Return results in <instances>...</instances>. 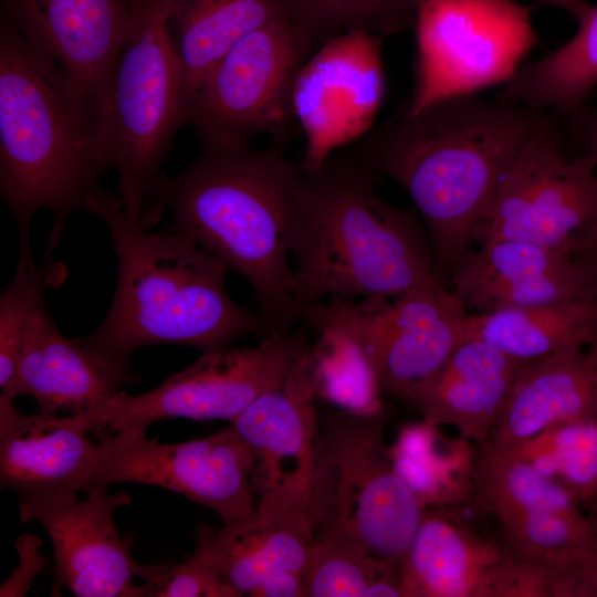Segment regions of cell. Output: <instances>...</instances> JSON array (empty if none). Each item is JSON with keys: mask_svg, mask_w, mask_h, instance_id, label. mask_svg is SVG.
Returning a JSON list of instances; mask_svg holds the SVG:
<instances>
[{"mask_svg": "<svg viewBox=\"0 0 597 597\" xmlns=\"http://www.w3.org/2000/svg\"><path fill=\"white\" fill-rule=\"evenodd\" d=\"M546 112L501 97H450L384 123L352 150L409 195L442 285L448 286L454 265L474 245L503 175Z\"/></svg>", "mask_w": 597, "mask_h": 597, "instance_id": "obj_1", "label": "cell"}, {"mask_svg": "<svg viewBox=\"0 0 597 597\" xmlns=\"http://www.w3.org/2000/svg\"><path fill=\"white\" fill-rule=\"evenodd\" d=\"M296 177V165L277 145L202 146L182 172L156 179L139 221L146 227L168 209L165 231L192 240L250 284L266 336L287 333L305 307L289 261Z\"/></svg>", "mask_w": 597, "mask_h": 597, "instance_id": "obj_2", "label": "cell"}, {"mask_svg": "<svg viewBox=\"0 0 597 597\" xmlns=\"http://www.w3.org/2000/svg\"><path fill=\"white\" fill-rule=\"evenodd\" d=\"M97 113L54 60L6 19L0 25V196L15 223L20 266H35L31 226L48 211L52 254L69 217L84 209L109 169L96 139Z\"/></svg>", "mask_w": 597, "mask_h": 597, "instance_id": "obj_3", "label": "cell"}, {"mask_svg": "<svg viewBox=\"0 0 597 597\" xmlns=\"http://www.w3.org/2000/svg\"><path fill=\"white\" fill-rule=\"evenodd\" d=\"M296 167L291 255L302 304L326 295L395 297L439 282L418 213L385 201L378 176L353 151L338 150L314 169Z\"/></svg>", "mask_w": 597, "mask_h": 597, "instance_id": "obj_4", "label": "cell"}, {"mask_svg": "<svg viewBox=\"0 0 597 597\" xmlns=\"http://www.w3.org/2000/svg\"><path fill=\"white\" fill-rule=\"evenodd\" d=\"M84 210L107 229L117 258V282L107 314L88 339L124 360L145 346L178 344L201 353L245 335L264 338L263 317L227 292L230 268L187 237L153 233L102 187Z\"/></svg>", "mask_w": 597, "mask_h": 597, "instance_id": "obj_5", "label": "cell"}, {"mask_svg": "<svg viewBox=\"0 0 597 597\" xmlns=\"http://www.w3.org/2000/svg\"><path fill=\"white\" fill-rule=\"evenodd\" d=\"M388 417L342 410L320 423L305 514L315 542L400 568L425 507L395 468Z\"/></svg>", "mask_w": 597, "mask_h": 597, "instance_id": "obj_6", "label": "cell"}, {"mask_svg": "<svg viewBox=\"0 0 597 597\" xmlns=\"http://www.w3.org/2000/svg\"><path fill=\"white\" fill-rule=\"evenodd\" d=\"M176 0H134L133 25L101 100L96 139L138 219L179 128L188 95L170 23Z\"/></svg>", "mask_w": 597, "mask_h": 597, "instance_id": "obj_7", "label": "cell"}, {"mask_svg": "<svg viewBox=\"0 0 597 597\" xmlns=\"http://www.w3.org/2000/svg\"><path fill=\"white\" fill-rule=\"evenodd\" d=\"M316 49L292 15L234 44L203 76L189 102L188 124L202 146H248L265 134L282 147L296 124L295 76Z\"/></svg>", "mask_w": 597, "mask_h": 597, "instance_id": "obj_8", "label": "cell"}, {"mask_svg": "<svg viewBox=\"0 0 597 597\" xmlns=\"http://www.w3.org/2000/svg\"><path fill=\"white\" fill-rule=\"evenodd\" d=\"M306 326L262 338L253 347L232 345L201 353L187 368L139 395L117 392L90 411L65 416L84 433L146 431L158 420L223 419L229 422L268 390L282 386L308 347Z\"/></svg>", "mask_w": 597, "mask_h": 597, "instance_id": "obj_9", "label": "cell"}, {"mask_svg": "<svg viewBox=\"0 0 597 597\" xmlns=\"http://www.w3.org/2000/svg\"><path fill=\"white\" fill-rule=\"evenodd\" d=\"M532 7L515 0H422L415 87L405 112L505 84L537 44Z\"/></svg>", "mask_w": 597, "mask_h": 597, "instance_id": "obj_10", "label": "cell"}, {"mask_svg": "<svg viewBox=\"0 0 597 597\" xmlns=\"http://www.w3.org/2000/svg\"><path fill=\"white\" fill-rule=\"evenodd\" d=\"M558 116L546 112L503 175L474 244L516 239L575 256L597 241V167L568 155Z\"/></svg>", "mask_w": 597, "mask_h": 597, "instance_id": "obj_11", "label": "cell"}, {"mask_svg": "<svg viewBox=\"0 0 597 597\" xmlns=\"http://www.w3.org/2000/svg\"><path fill=\"white\" fill-rule=\"evenodd\" d=\"M160 486L186 496L228 523L258 504L253 461L235 429L228 427L205 438L163 443L146 431L100 434L82 475V491L115 483Z\"/></svg>", "mask_w": 597, "mask_h": 597, "instance_id": "obj_12", "label": "cell"}, {"mask_svg": "<svg viewBox=\"0 0 597 597\" xmlns=\"http://www.w3.org/2000/svg\"><path fill=\"white\" fill-rule=\"evenodd\" d=\"M384 36L348 32L321 44L297 72L292 91L305 138L300 167L314 169L371 129L386 94Z\"/></svg>", "mask_w": 597, "mask_h": 597, "instance_id": "obj_13", "label": "cell"}, {"mask_svg": "<svg viewBox=\"0 0 597 597\" xmlns=\"http://www.w3.org/2000/svg\"><path fill=\"white\" fill-rule=\"evenodd\" d=\"M84 500L55 506L19 504L23 523L36 522L48 534L55 561L52 596L69 588L77 597H145V582L159 578L168 564L148 565L130 553L115 525L114 512L132 503L125 490H88Z\"/></svg>", "mask_w": 597, "mask_h": 597, "instance_id": "obj_14", "label": "cell"}, {"mask_svg": "<svg viewBox=\"0 0 597 597\" xmlns=\"http://www.w3.org/2000/svg\"><path fill=\"white\" fill-rule=\"evenodd\" d=\"M370 311V354L381 394L413 404L459 342L469 316L440 282L395 297H365Z\"/></svg>", "mask_w": 597, "mask_h": 597, "instance_id": "obj_15", "label": "cell"}, {"mask_svg": "<svg viewBox=\"0 0 597 597\" xmlns=\"http://www.w3.org/2000/svg\"><path fill=\"white\" fill-rule=\"evenodd\" d=\"M134 0H1L2 15L98 113L133 25Z\"/></svg>", "mask_w": 597, "mask_h": 597, "instance_id": "obj_16", "label": "cell"}, {"mask_svg": "<svg viewBox=\"0 0 597 597\" xmlns=\"http://www.w3.org/2000/svg\"><path fill=\"white\" fill-rule=\"evenodd\" d=\"M139 383L127 360L103 350L87 336H64L43 300L29 322L10 398L30 396L40 412L75 416Z\"/></svg>", "mask_w": 597, "mask_h": 597, "instance_id": "obj_17", "label": "cell"}, {"mask_svg": "<svg viewBox=\"0 0 597 597\" xmlns=\"http://www.w3.org/2000/svg\"><path fill=\"white\" fill-rule=\"evenodd\" d=\"M448 287L469 314L582 300L584 275L572 255L516 239L475 243Z\"/></svg>", "mask_w": 597, "mask_h": 597, "instance_id": "obj_18", "label": "cell"}, {"mask_svg": "<svg viewBox=\"0 0 597 597\" xmlns=\"http://www.w3.org/2000/svg\"><path fill=\"white\" fill-rule=\"evenodd\" d=\"M305 352L282 386L260 395L230 421L250 450L259 499L304 506L320 430L302 366Z\"/></svg>", "mask_w": 597, "mask_h": 597, "instance_id": "obj_19", "label": "cell"}, {"mask_svg": "<svg viewBox=\"0 0 597 597\" xmlns=\"http://www.w3.org/2000/svg\"><path fill=\"white\" fill-rule=\"evenodd\" d=\"M196 542L224 583L252 597L280 574L305 576L315 543L305 506L270 498L222 526L200 524Z\"/></svg>", "mask_w": 597, "mask_h": 597, "instance_id": "obj_20", "label": "cell"}, {"mask_svg": "<svg viewBox=\"0 0 597 597\" xmlns=\"http://www.w3.org/2000/svg\"><path fill=\"white\" fill-rule=\"evenodd\" d=\"M0 397V484L19 504L55 506L80 500L82 475L96 443L65 416L19 412Z\"/></svg>", "mask_w": 597, "mask_h": 597, "instance_id": "obj_21", "label": "cell"}, {"mask_svg": "<svg viewBox=\"0 0 597 597\" xmlns=\"http://www.w3.org/2000/svg\"><path fill=\"white\" fill-rule=\"evenodd\" d=\"M303 321L317 333L302 366L314 394L342 410L374 413L383 408L370 357V317L365 300L331 296L304 307Z\"/></svg>", "mask_w": 597, "mask_h": 597, "instance_id": "obj_22", "label": "cell"}, {"mask_svg": "<svg viewBox=\"0 0 597 597\" xmlns=\"http://www.w3.org/2000/svg\"><path fill=\"white\" fill-rule=\"evenodd\" d=\"M597 417V356L588 347L566 348L523 362L484 442L517 444L566 420Z\"/></svg>", "mask_w": 597, "mask_h": 597, "instance_id": "obj_23", "label": "cell"}, {"mask_svg": "<svg viewBox=\"0 0 597 597\" xmlns=\"http://www.w3.org/2000/svg\"><path fill=\"white\" fill-rule=\"evenodd\" d=\"M523 362L478 338H462L413 401L422 420L453 427L469 441H486Z\"/></svg>", "mask_w": 597, "mask_h": 597, "instance_id": "obj_24", "label": "cell"}, {"mask_svg": "<svg viewBox=\"0 0 597 597\" xmlns=\"http://www.w3.org/2000/svg\"><path fill=\"white\" fill-rule=\"evenodd\" d=\"M502 554V542L473 532L444 506L426 507L400 567L402 597H475Z\"/></svg>", "mask_w": 597, "mask_h": 597, "instance_id": "obj_25", "label": "cell"}, {"mask_svg": "<svg viewBox=\"0 0 597 597\" xmlns=\"http://www.w3.org/2000/svg\"><path fill=\"white\" fill-rule=\"evenodd\" d=\"M290 15L289 0H176L171 22L188 102L208 71L234 44Z\"/></svg>", "mask_w": 597, "mask_h": 597, "instance_id": "obj_26", "label": "cell"}, {"mask_svg": "<svg viewBox=\"0 0 597 597\" xmlns=\"http://www.w3.org/2000/svg\"><path fill=\"white\" fill-rule=\"evenodd\" d=\"M500 526L504 547L547 567L563 597H597V540L585 511L533 512Z\"/></svg>", "mask_w": 597, "mask_h": 597, "instance_id": "obj_27", "label": "cell"}, {"mask_svg": "<svg viewBox=\"0 0 597 597\" xmlns=\"http://www.w3.org/2000/svg\"><path fill=\"white\" fill-rule=\"evenodd\" d=\"M562 46L527 63L505 83L501 98L572 118L597 86V4Z\"/></svg>", "mask_w": 597, "mask_h": 597, "instance_id": "obj_28", "label": "cell"}, {"mask_svg": "<svg viewBox=\"0 0 597 597\" xmlns=\"http://www.w3.org/2000/svg\"><path fill=\"white\" fill-rule=\"evenodd\" d=\"M478 338L520 362L589 347L594 326L583 300L469 314L462 338Z\"/></svg>", "mask_w": 597, "mask_h": 597, "instance_id": "obj_29", "label": "cell"}, {"mask_svg": "<svg viewBox=\"0 0 597 597\" xmlns=\"http://www.w3.org/2000/svg\"><path fill=\"white\" fill-rule=\"evenodd\" d=\"M389 447L397 472L425 509L472 504L476 452L468 439H447L422 420L404 427Z\"/></svg>", "mask_w": 597, "mask_h": 597, "instance_id": "obj_30", "label": "cell"}, {"mask_svg": "<svg viewBox=\"0 0 597 597\" xmlns=\"http://www.w3.org/2000/svg\"><path fill=\"white\" fill-rule=\"evenodd\" d=\"M472 504L500 523L527 513H583L580 501L528 462L486 442L478 444Z\"/></svg>", "mask_w": 597, "mask_h": 597, "instance_id": "obj_31", "label": "cell"}, {"mask_svg": "<svg viewBox=\"0 0 597 597\" xmlns=\"http://www.w3.org/2000/svg\"><path fill=\"white\" fill-rule=\"evenodd\" d=\"M496 449L528 462L582 505L597 495V417L562 421L517 444Z\"/></svg>", "mask_w": 597, "mask_h": 597, "instance_id": "obj_32", "label": "cell"}, {"mask_svg": "<svg viewBox=\"0 0 597 597\" xmlns=\"http://www.w3.org/2000/svg\"><path fill=\"white\" fill-rule=\"evenodd\" d=\"M422 0H289L291 13L318 48L348 32L381 36L413 29Z\"/></svg>", "mask_w": 597, "mask_h": 597, "instance_id": "obj_33", "label": "cell"}, {"mask_svg": "<svg viewBox=\"0 0 597 597\" xmlns=\"http://www.w3.org/2000/svg\"><path fill=\"white\" fill-rule=\"evenodd\" d=\"M402 597L400 568L354 548L315 542L305 597Z\"/></svg>", "mask_w": 597, "mask_h": 597, "instance_id": "obj_34", "label": "cell"}, {"mask_svg": "<svg viewBox=\"0 0 597 597\" xmlns=\"http://www.w3.org/2000/svg\"><path fill=\"white\" fill-rule=\"evenodd\" d=\"M45 277L36 266H17L0 297V389L10 398L29 322L44 300Z\"/></svg>", "mask_w": 597, "mask_h": 597, "instance_id": "obj_35", "label": "cell"}, {"mask_svg": "<svg viewBox=\"0 0 597 597\" xmlns=\"http://www.w3.org/2000/svg\"><path fill=\"white\" fill-rule=\"evenodd\" d=\"M144 586L145 597H241L220 578L198 547L184 562L168 564L159 578L145 582Z\"/></svg>", "mask_w": 597, "mask_h": 597, "instance_id": "obj_36", "label": "cell"}, {"mask_svg": "<svg viewBox=\"0 0 597 597\" xmlns=\"http://www.w3.org/2000/svg\"><path fill=\"white\" fill-rule=\"evenodd\" d=\"M42 540L34 534H23L14 543L19 556L15 569L0 586L1 597H23L31 589L34 578L45 567Z\"/></svg>", "mask_w": 597, "mask_h": 597, "instance_id": "obj_37", "label": "cell"}, {"mask_svg": "<svg viewBox=\"0 0 597 597\" xmlns=\"http://www.w3.org/2000/svg\"><path fill=\"white\" fill-rule=\"evenodd\" d=\"M568 139L574 157L584 159L597 167V105L583 109L568 118Z\"/></svg>", "mask_w": 597, "mask_h": 597, "instance_id": "obj_38", "label": "cell"}, {"mask_svg": "<svg viewBox=\"0 0 597 597\" xmlns=\"http://www.w3.org/2000/svg\"><path fill=\"white\" fill-rule=\"evenodd\" d=\"M584 275V294L582 300L591 313L594 339L588 347L597 356V241L578 252L575 256Z\"/></svg>", "mask_w": 597, "mask_h": 597, "instance_id": "obj_39", "label": "cell"}, {"mask_svg": "<svg viewBox=\"0 0 597 597\" xmlns=\"http://www.w3.org/2000/svg\"><path fill=\"white\" fill-rule=\"evenodd\" d=\"M540 3L558 8L569 13L578 23L589 12L591 4L586 0H535Z\"/></svg>", "mask_w": 597, "mask_h": 597, "instance_id": "obj_40", "label": "cell"}, {"mask_svg": "<svg viewBox=\"0 0 597 597\" xmlns=\"http://www.w3.org/2000/svg\"><path fill=\"white\" fill-rule=\"evenodd\" d=\"M585 514L593 527L597 540V495L583 504Z\"/></svg>", "mask_w": 597, "mask_h": 597, "instance_id": "obj_41", "label": "cell"}]
</instances>
